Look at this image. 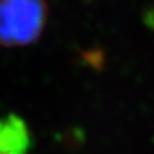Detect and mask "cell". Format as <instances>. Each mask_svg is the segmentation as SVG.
Returning a JSON list of instances; mask_svg holds the SVG:
<instances>
[{"mask_svg":"<svg viewBox=\"0 0 154 154\" xmlns=\"http://www.w3.org/2000/svg\"><path fill=\"white\" fill-rule=\"evenodd\" d=\"M31 144V134L21 117L16 114L0 117V153H26Z\"/></svg>","mask_w":154,"mask_h":154,"instance_id":"2","label":"cell"},{"mask_svg":"<svg viewBox=\"0 0 154 154\" xmlns=\"http://www.w3.org/2000/svg\"><path fill=\"white\" fill-rule=\"evenodd\" d=\"M46 14L45 0H0V45L35 42L44 30Z\"/></svg>","mask_w":154,"mask_h":154,"instance_id":"1","label":"cell"}]
</instances>
